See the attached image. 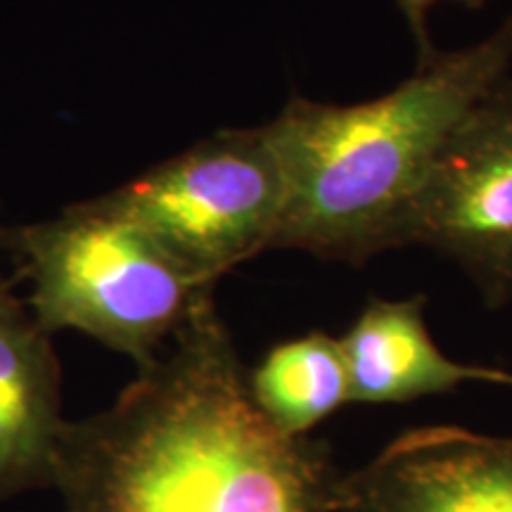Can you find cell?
Returning <instances> with one entry per match:
<instances>
[{
	"instance_id": "9",
	"label": "cell",
	"mask_w": 512,
	"mask_h": 512,
	"mask_svg": "<svg viewBox=\"0 0 512 512\" xmlns=\"http://www.w3.org/2000/svg\"><path fill=\"white\" fill-rule=\"evenodd\" d=\"M249 392L280 432L309 437L313 427L351 403L339 337L311 332L278 344L249 375Z\"/></svg>"
},
{
	"instance_id": "4",
	"label": "cell",
	"mask_w": 512,
	"mask_h": 512,
	"mask_svg": "<svg viewBox=\"0 0 512 512\" xmlns=\"http://www.w3.org/2000/svg\"><path fill=\"white\" fill-rule=\"evenodd\" d=\"M98 200L214 290L242 261L273 249L285 178L266 126L221 128Z\"/></svg>"
},
{
	"instance_id": "7",
	"label": "cell",
	"mask_w": 512,
	"mask_h": 512,
	"mask_svg": "<svg viewBox=\"0 0 512 512\" xmlns=\"http://www.w3.org/2000/svg\"><path fill=\"white\" fill-rule=\"evenodd\" d=\"M339 344L354 403H406L467 382L512 387L508 370L467 366L437 347L425 323V297L370 299Z\"/></svg>"
},
{
	"instance_id": "1",
	"label": "cell",
	"mask_w": 512,
	"mask_h": 512,
	"mask_svg": "<svg viewBox=\"0 0 512 512\" xmlns=\"http://www.w3.org/2000/svg\"><path fill=\"white\" fill-rule=\"evenodd\" d=\"M171 339L107 411L64 420L67 512H337L328 448L261 413L211 294Z\"/></svg>"
},
{
	"instance_id": "3",
	"label": "cell",
	"mask_w": 512,
	"mask_h": 512,
	"mask_svg": "<svg viewBox=\"0 0 512 512\" xmlns=\"http://www.w3.org/2000/svg\"><path fill=\"white\" fill-rule=\"evenodd\" d=\"M10 245L29 280L38 328L83 332L138 368L155 361L164 339L211 294L98 197L12 230Z\"/></svg>"
},
{
	"instance_id": "10",
	"label": "cell",
	"mask_w": 512,
	"mask_h": 512,
	"mask_svg": "<svg viewBox=\"0 0 512 512\" xmlns=\"http://www.w3.org/2000/svg\"><path fill=\"white\" fill-rule=\"evenodd\" d=\"M434 3H439V0H396L403 17H406L408 27H411L415 46H418V62L430 60V57L437 53V48L432 46L430 31H427V12H430ZM458 3L470 5V8H479V5H484V0H458Z\"/></svg>"
},
{
	"instance_id": "8",
	"label": "cell",
	"mask_w": 512,
	"mask_h": 512,
	"mask_svg": "<svg viewBox=\"0 0 512 512\" xmlns=\"http://www.w3.org/2000/svg\"><path fill=\"white\" fill-rule=\"evenodd\" d=\"M64 418L60 368L43 332L12 297L0 294V496L53 484Z\"/></svg>"
},
{
	"instance_id": "5",
	"label": "cell",
	"mask_w": 512,
	"mask_h": 512,
	"mask_svg": "<svg viewBox=\"0 0 512 512\" xmlns=\"http://www.w3.org/2000/svg\"><path fill=\"white\" fill-rule=\"evenodd\" d=\"M427 245L475 280L486 304L512 299V79L465 114L403 214L396 247Z\"/></svg>"
},
{
	"instance_id": "6",
	"label": "cell",
	"mask_w": 512,
	"mask_h": 512,
	"mask_svg": "<svg viewBox=\"0 0 512 512\" xmlns=\"http://www.w3.org/2000/svg\"><path fill=\"white\" fill-rule=\"evenodd\" d=\"M337 512H512V439L453 425L403 432L342 475Z\"/></svg>"
},
{
	"instance_id": "11",
	"label": "cell",
	"mask_w": 512,
	"mask_h": 512,
	"mask_svg": "<svg viewBox=\"0 0 512 512\" xmlns=\"http://www.w3.org/2000/svg\"><path fill=\"white\" fill-rule=\"evenodd\" d=\"M3 292H8V285H5L3 275H0V294H3Z\"/></svg>"
},
{
	"instance_id": "2",
	"label": "cell",
	"mask_w": 512,
	"mask_h": 512,
	"mask_svg": "<svg viewBox=\"0 0 512 512\" xmlns=\"http://www.w3.org/2000/svg\"><path fill=\"white\" fill-rule=\"evenodd\" d=\"M510 67L512 15L475 46L437 50L375 100L330 105L294 95L264 124L285 178L273 249L354 266L394 249L403 214L453 128Z\"/></svg>"
}]
</instances>
